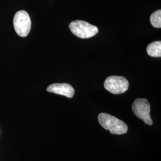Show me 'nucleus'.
I'll use <instances>...</instances> for the list:
<instances>
[{
  "label": "nucleus",
  "mask_w": 161,
  "mask_h": 161,
  "mask_svg": "<svg viewBox=\"0 0 161 161\" xmlns=\"http://www.w3.org/2000/svg\"><path fill=\"white\" fill-rule=\"evenodd\" d=\"M47 91L48 92L62 95L68 98L73 97L75 93L74 88L66 83L53 84L47 87Z\"/></svg>",
  "instance_id": "6"
},
{
  "label": "nucleus",
  "mask_w": 161,
  "mask_h": 161,
  "mask_svg": "<svg viewBox=\"0 0 161 161\" xmlns=\"http://www.w3.org/2000/svg\"><path fill=\"white\" fill-rule=\"evenodd\" d=\"M13 25L17 34L22 37L26 36L31 28V20L29 14L24 10L17 12L14 17Z\"/></svg>",
  "instance_id": "3"
},
{
  "label": "nucleus",
  "mask_w": 161,
  "mask_h": 161,
  "mask_svg": "<svg viewBox=\"0 0 161 161\" xmlns=\"http://www.w3.org/2000/svg\"><path fill=\"white\" fill-rule=\"evenodd\" d=\"M98 120L102 127L113 134L121 135L125 134L128 131V126L124 121L109 114H100Z\"/></svg>",
  "instance_id": "1"
},
{
  "label": "nucleus",
  "mask_w": 161,
  "mask_h": 161,
  "mask_svg": "<svg viewBox=\"0 0 161 161\" xmlns=\"http://www.w3.org/2000/svg\"><path fill=\"white\" fill-rule=\"evenodd\" d=\"M104 86L106 90L114 94H119L127 92L129 82L121 76H111L106 79Z\"/></svg>",
  "instance_id": "4"
},
{
  "label": "nucleus",
  "mask_w": 161,
  "mask_h": 161,
  "mask_svg": "<svg viewBox=\"0 0 161 161\" xmlns=\"http://www.w3.org/2000/svg\"><path fill=\"white\" fill-rule=\"evenodd\" d=\"M150 23L153 26L156 28H161V10H158L153 13L150 18Z\"/></svg>",
  "instance_id": "8"
},
{
  "label": "nucleus",
  "mask_w": 161,
  "mask_h": 161,
  "mask_svg": "<svg viewBox=\"0 0 161 161\" xmlns=\"http://www.w3.org/2000/svg\"><path fill=\"white\" fill-rule=\"evenodd\" d=\"M132 110L134 115L144 121L145 124L149 125L153 124V121L150 115V106L147 99L137 98L132 104Z\"/></svg>",
  "instance_id": "5"
},
{
  "label": "nucleus",
  "mask_w": 161,
  "mask_h": 161,
  "mask_svg": "<svg viewBox=\"0 0 161 161\" xmlns=\"http://www.w3.org/2000/svg\"><path fill=\"white\" fill-rule=\"evenodd\" d=\"M72 33L80 38H89L98 32L97 28L84 20H75L69 24Z\"/></svg>",
  "instance_id": "2"
},
{
  "label": "nucleus",
  "mask_w": 161,
  "mask_h": 161,
  "mask_svg": "<svg viewBox=\"0 0 161 161\" xmlns=\"http://www.w3.org/2000/svg\"><path fill=\"white\" fill-rule=\"evenodd\" d=\"M147 53L150 56L161 57V41H157L150 43L147 47Z\"/></svg>",
  "instance_id": "7"
}]
</instances>
